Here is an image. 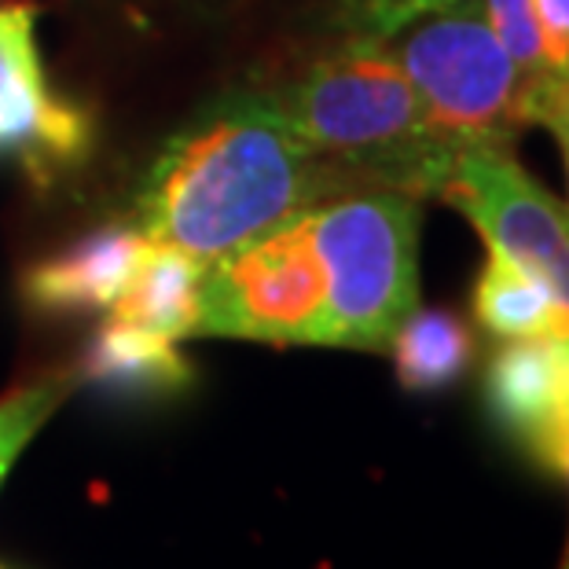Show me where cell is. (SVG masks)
<instances>
[{"instance_id":"obj_20","label":"cell","mask_w":569,"mask_h":569,"mask_svg":"<svg viewBox=\"0 0 569 569\" xmlns=\"http://www.w3.org/2000/svg\"><path fill=\"white\" fill-rule=\"evenodd\" d=\"M559 569H569V540H566V555H562V566Z\"/></svg>"},{"instance_id":"obj_11","label":"cell","mask_w":569,"mask_h":569,"mask_svg":"<svg viewBox=\"0 0 569 569\" xmlns=\"http://www.w3.org/2000/svg\"><path fill=\"white\" fill-rule=\"evenodd\" d=\"M470 306H475V320L503 342H515V338L569 342V306L559 298V290L507 253L489 250Z\"/></svg>"},{"instance_id":"obj_3","label":"cell","mask_w":569,"mask_h":569,"mask_svg":"<svg viewBox=\"0 0 569 569\" xmlns=\"http://www.w3.org/2000/svg\"><path fill=\"white\" fill-rule=\"evenodd\" d=\"M309 217L331 272V349H386L419 306V199L365 188Z\"/></svg>"},{"instance_id":"obj_12","label":"cell","mask_w":569,"mask_h":569,"mask_svg":"<svg viewBox=\"0 0 569 569\" xmlns=\"http://www.w3.org/2000/svg\"><path fill=\"white\" fill-rule=\"evenodd\" d=\"M202 272L206 264L191 258V253L151 243L140 258L137 272H132L129 287L122 290V298L114 301L107 317L148 327V331L177 338V342L196 338Z\"/></svg>"},{"instance_id":"obj_19","label":"cell","mask_w":569,"mask_h":569,"mask_svg":"<svg viewBox=\"0 0 569 569\" xmlns=\"http://www.w3.org/2000/svg\"><path fill=\"white\" fill-rule=\"evenodd\" d=\"M555 427H569V342H566V365H562V401H559V416H555V422L548 427V433H551ZM548 433H543V438H548ZM543 438H540V441H543ZM540 441H537V445H540ZM537 445H532V448H537ZM532 448H529V452H532Z\"/></svg>"},{"instance_id":"obj_10","label":"cell","mask_w":569,"mask_h":569,"mask_svg":"<svg viewBox=\"0 0 569 569\" xmlns=\"http://www.w3.org/2000/svg\"><path fill=\"white\" fill-rule=\"evenodd\" d=\"M74 379L122 397H169L191 386L196 368L180 353L177 338L107 317L84 346Z\"/></svg>"},{"instance_id":"obj_14","label":"cell","mask_w":569,"mask_h":569,"mask_svg":"<svg viewBox=\"0 0 569 569\" xmlns=\"http://www.w3.org/2000/svg\"><path fill=\"white\" fill-rule=\"evenodd\" d=\"M74 386H78L74 371H56L30 386H19L8 397H0V486H4L19 452L38 438V430L56 416Z\"/></svg>"},{"instance_id":"obj_7","label":"cell","mask_w":569,"mask_h":569,"mask_svg":"<svg viewBox=\"0 0 569 569\" xmlns=\"http://www.w3.org/2000/svg\"><path fill=\"white\" fill-rule=\"evenodd\" d=\"M92 148V122L48 84L38 48V4H0V151L33 173L78 166Z\"/></svg>"},{"instance_id":"obj_1","label":"cell","mask_w":569,"mask_h":569,"mask_svg":"<svg viewBox=\"0 0 569 569\" xmlns=\"http://www.w3.org/2000/svg\"><path fill=\"white\" fill-rule=\"evenodd\" d=\"M346 184L287 126L269 89L210 100L154 154L132 196V228L210 264Z\"/></svg>"},{"instance_id":"obj_21","label":"cell","mask_w":569,"mask_h":569,"mask_svg":"<svg viewBox=\"0 0 569 569\" xmlns=\"http://www.w3.org/2000/svg\"><path fill=\"white\" fill-rule=\"evenodd\" d=\"M0 569H4V566H0Z\"/></svg>"},{"instance_id":"obj_18","label":"cell","mask_w":569,"mask_h":569,"mask_svg":"<svg viewBox=\"0 0 569 569\" xmlns=\"http://www.w3.org/2000/svg\"><path fill=\"white\" fill-rule=\"evenodd\" d=\"M529 456L537 459L543 470H551V475L569 481V427H555Z\"/></svg>"},{"instance_id":"obj_9","label":"cell","mask_w":569,"mask_h":569,"mask_svg":"<svg viewBox=\"0 0 569 569\" xmlns=\"http://www.w3.org/2000/svg\"><path fill=\"white\" fill-rule=\"evenodd\" d=\"M566 342L515 338L496 349L486 371V401L496 422L529 452L559 416Z\"/></svg>"},{"instance_id":"obj_13","label":"cell","mask_w":569,"mask_h":569,"mask_svg":"<svg viewBox=\"0 0 569 569\" xmlns=\"http://www.w3.org/2000/svg\"><path fill=\"white\" fill-rule=\"evenodd\" d=\"M397 379L411 393L445 390L459 382L475 360V331L448 309H411L393 331L390 346Z\"/></svg>"},{"instance_id":"obj_8","label":"cell","mask_w":569,"mask_h":569,"mask_svg":"<svg viewBox=\"0 0 569 569\" xmlns=\"http://www.w3.org/2000/svg\"><path fill=\"white\" fill-rule=\"evenodd\" d=\"M151 239L132 224L100 228L22 272V301L44 317L111 312Z\"/></svg>"},{"instance_id":"obj_15","label":"cell","mask_w":569,"mask_h":569,"mask_svg":"<svg viewBox=\"0 0 569 569\" xmlns=\"http://www.w3.org/2000/svg\"><path fill=\"white\" fill-rule=\"evenodd\" d=\"M463 4V0H335L331 30L338 38H375L390 41L419 19Z\"/></svg>"},{"instance_id":"obj_6","label":"cell","mask_w":569,"mask_h":569,"mask_svg":"<svg viewBox=\"0 0 569 569\" xmlns=\"http://www.w3.org/2000/svg\"><path fill=\"white\" fill-rule=\"evenodd\" d=\"M438 196L475 224L489 250L540 272L569 306V210L526 173L511 143L463 148Z\"/></svg>"},{"instance_id":"obj_4","label":"cell","mask_w":569,"mask_h":569,"mask_svg":"<svg viewBox=\"0 0 569 569\" xmlns=\"http://www.w3.org/2000/svg\"><path fill=\"white\" fill-rule=\"evenodd\" d=\"M196 338L331 346V272L309 206L206 264Z\"/></svg>"},{"instance_id":"obj_16","label":"cell","mask_w":569,"mask_h":569,"mask_svg":"<svg viewBox=\"0 0 569 569\" xmlns=\"http://www.w3.org/2000/svg\"><path fill=\"white\" fill-rule=\"evenodd\" d=\"M515 118L518 126H543L559 140L569 173V70L522 81L515 100Z\"/></svg>"},{"instance_id":"obj_5","label":"cell","mask_w":569,"mask_h":569,"mask_svg":"<svg viewBox=\"0 0 569 569\" xmlns=\"http://www.w3.org/2000/svg\"><path fill=\"white\" fill-rule=\"evenodd\" d=\"M390 48L419 96L427 129L445 151L511 143L522 129L515 118L522 74L489 27L481 0L419 19L390 38Z\"/></svg>"},{"instance_id":"obj_17","label":"cell","mask_w":569,"mask_h":569,"mask_svg":"<svg viewBox=\"0 0 569 569\" xmlns=\"http://www.w3.org/2000/svg\"><path fill=\"white\" fill-rule=\"evenodd\" d=\"M543 52V74L569 70V0H526Z\"/></svg>"},{"instance_id":"obj_2","label":"cell","mask_w":569,"mask_h":569,"mask_svg":"<svg viewBox=\"0 0 569 569\" xmlns=\"http://www.w3.org/2000/svg\"><path fill=\"white\" fill-rule=\"evenodd\" d=\"M269 92L298 140L335 169L346 191L386 188L427 199L438 196L456 159L427 129L390 41L338 38Z\"/></svg>"}]
</instances>
